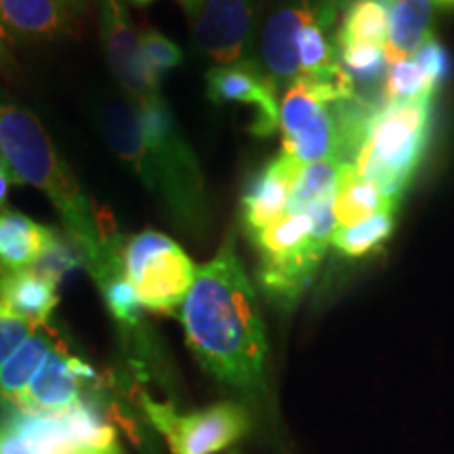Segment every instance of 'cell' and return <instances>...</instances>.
<instances>
[{
    "label": "cell",
    "instance_id": "1",
    "mask_svg": "<svg viewBox=\"0 0 454 454\" xmlns=\"http://www.w3.org/2000/svg\"><path fill=\"white\" fill-rule=\"evenodd\" d=\"M179 320L187 348L215 381L248 395L265 387L263 316L231 234L219 253L198 268Z\"/></svg>",
    "mask_w": 454,
    "mask_h": 454
},
{
    "label": "cell",
    "instance_id": "2",
    "mask_svg": "<svg viewBox=\"0 0 454 454\" xmlns=\"http://www.w3.org/2000/svg\"><path fill=\"white\" fill-rule=\"evenodd\" d=\"M106 144L160 202L167 217L192 236L211 219L202 168L164 98L130 106L110 99L99 110Z\"/></svg>",
    "mask_w": 454,
    "mask_h": 454
},
{
    "label": "cell",
    "instance_id": "3",
    "mask_svg": "<svg viewBox=\"0 0 454 454\" xmlns=\"http://www.w3.org/2000/svg\"><path fill=\"white\" fill-rule=\"evenodd\" d=\"M0 154L17 184L36 187L53 204L95 284L124 265L122 240L98 213L41 121L4 98H0Z\"/></svg>",
    "mask_w": 454,
    "mask_h": 454
},
{
    "label": "cell",
    "instance_id": "4",
    "mask_svg": "<svg viewBox=\"0 0 454 454\" xmlns=\"http://www.w3.org/2000/svg\"><path fill=\"white\" fill-rule=\"evenodd\" d=\"M333 202H316L305 213H286L251 238L259 253V286L276 308H294L314 280L339 230Z\"/></svg>",
    "mask_w": 454,
    "mask_h": 454
},
{
    "label": "cell",
    "instance_id": "5",
    "mask_svg": "<svg viewBox=\"0 0 454 454\" xmlns=\"http://www.w3.org/2000/svg\"><path fill=\"white\" fill-rule=\"evenodd\" d=\"M434 99L391 101L374 112L354 170L400 202L427 150Z\"/></svg>",
    "mask_w": 454,
    "mask_h": 454
},
{
    "label": "cell",
    "instance_id": "6",
    "mask_svg": "<svg viewBox=\"0 0 454 454\" xmlns=\"http://www.w3.org/2000/svg\"><path fill=\"white\" fill-rule=\"evenodd\" d=\"M124 271L139 305L156 314H173L184 305L198 268L173 238L145 230L122 247Z\"/></svg>",
    "mask_w": 454,
    "mask_h": 454
},
{
    "label": "cell",
    "instance_id": "7",
    "mask_svg": "<svg viewBox=\"0 0 454 454\" xmlns=\"http://www.w3.org/2000/svg\"><path fill=\"white\" fill-rule=\"evenodd\" d=\"M337 0H271L270 11L261 24L259 55L261 70L284 90L299 81V43L316 21L340 13Z\"/></svg>",
    "mask_w": 454,
    "mask_h": 454
},
{
    "label": "cell",
    "instance_id": "8",
    "mask_svg": "<svg viewBox=\"0 0 454 454\" xmlns=\"http://www.w3.org/2000/svg\"><path fill=\"white\" fill-rule=\"evenodd\" d=\"M144 408L152 425L167 438L173 454H217L240 440L248 429V412L234 402L177 412L170 404L144 395Z\"/></svg>",
    "mask_w": 454,
    "mask_h": 454
},
{
    "label": "cell",
    "instance_id": "9",
    "mask_svg": "<svg viewBox=\"0 0 454 454\" xmlns=\"http://www.w3.org/2000/svg\"><path fill=\"white\" fill-rule=\"evenodd\" d=\"M257 11V0H204L194 17L196 55L215 67L251 59Z\"/></svg>",
    "mask_w": 454,
    "mask_h": 454
},
{
    "label": "cell",
    "instance_id": "10",
    "mask_svg": "<svg viewBox=\"0 0 454 454\" xmlns=\"http://www.w3.org/2000/svg\"><path fill=\"white\" fill-rule=\"evenodd\" d=\"M101 15V43L107 64L121 84L130 106H141L145 101L162 98L160 87L147 76L144 59H141L139 34L135 32L129 11L122 0H98Z\"/></svg>",
    "mask_w": 454,
    "mask_h": 454
},
{
    "label": "cell",
    "instance_id": "11",
    "mask_svg": "<svg viewBox=\"0 0 454 454\" xmlns=\"http://www.w3.org/2000/svg\"><path fill=\"white\" fill-rule=\"evenodd\" d=\"M207 95L213 104H244L253 106L254 118L251 122L253 135L268 137L280 122V90L261 70L257 59L240 61L234 66L211 67L207 74Z\"/></svg>",
    "mask_w": 454,
    "mask_h": 454
},
{
    "label": "cell",
    "instance_id": "12",
    "mask_svg": "<svg viewBox=\"0 0 454 454\" xmlns=\"http://www.w3.org/2000/svg\"><path fill=\"white\" fill-rule=\"evenodd\" d=\"M95 377V371L81 357L67 354L61 345L53 351L34 374L24 400L17 406L24 414L43 419H59L81 404L84 383Z\"/></svg>",
    "mask_w": 454,
    "mask_h": 454
},
{
    "label": "cell",
    "instance_id": "13",
    "mask_svg": "<svg viewBox=\"0 0 454 454\" xmlns=\"http://www.w3.org/2000/svg\"><path fill=\"white\" fill-rule=\"evenodd\" d=\"M301 168L303 164L280 152L248 181L242 196V223L248 238L268 230L286 215L293 185Z\"/></svg>",
    "mask_w": 454,
    "mask_h": 454
},
{
    "label": "cell",
    "instance_id": "14",
    "mask_svg": "<svg viewBox=\"0 0 454 454\" xmlns=\"http://www.w3.org/2000/svg\"><path fill=\"white\" fill-rule=\"evenodd\" d=\"M59 242L53 227L20 211L0 213V268L4 271L38 268Z\"/></svg>",
    "mask_w": 454,
    "mask_h": 454
},
{
    "label": "cell",
    "instance_id": "15",
    "mask_svg": "<svg viewBox=\"0 0 454 454\" xmlns=\"http://www.w3.org/2000/svg\"><path fill=\"white\" fill-rule=\"evenodd\" d=\"M74 17L57 0H0V36L51 41L74 30Z\"/></svg>",
    "mask_w": 454,
    "mask_h": 454
},
{
    "label": "cell",
    "instance_id": "16",
    "mask_svg": "<svg viewBox=\"0 0 454 454\" xmlns=\"http://www.w3.org/2000/svg\"><path fill=\"white\" fill-rule=\"evenodd\" d=\"M0 303L34 326H47L59 303L57 280L41 268L7 271L0 278Z\"/></svg>",
    "mask_w": 454,
    "mask_h": 454
},
{
    "label": "cell",
    "instance_id": "17",
    "mask_svg": "<svg viewBox=\"0 0 454 454\" xmlns=\"http://www.w3.org/2000/svg\"><path fill=\"white\" fill-rule=\"evenodd\" d=\"M434 0H394L389 4V27L383 44L385 64L394 66L412 59L419 47L431 36Z\"/></svg>",
    "mask_w": 454,
    "mask_h": 454
},
{
    "label": "cell",
    "instance_id": "18",
    "mask_svg": "<svg viewBox=\"0 0 454 454\" xmlns=\"http://www.w3.org/2000/svg\"><path fill=\"white\" fill-rule=\"evenodd\" d=\"M55 345L57 340L51 326H38L15 349V354L0 366V400L15 408L20 406L34 374L38 372V368L43 366V362L47 360Z\"/></svg>",
    "mask_w": 454,
    "mask_h": 454
},
{
    "label": "cell",
    "instance_id": "19",
    "mask_svg": "<svg viewBox=\"0 0 454 454\" xmlns=\"http://www.w3.org/2000/svg\"><path fill=\"white\" fill-rule=\"evenodd\" d=\"M397 204L400 202L385 196L371 181L357 177L354 167H348L340 179L337 196H334L333 211L339 227H349L371 219L372 215L381 213L385 208H397Z\"/></svg>",
    "mask_w": 454,
    "mask_h": 454
},
{
    "label": "cell",
    "instance_id": "20",
    "mask_svg": "<svg viewBox=\"0 0 454 454\" xmlns=\"http://www.w3.org/2000/svg\"><path fill=\"white\" fill-rule=\"evenodd\" d=\"M348 167H354V164H340L337 160L305 164L293 185L286 213H305L316 202L334 200Z\"/></svg>",
    "mask_w": 454,
    "mask_h": 454
},
{
    "label": "cell",
    "instance_id": "21",
    "mask_svg": "<svg viewBox=\"0 0 454 454\" xmlns=\"http://www.w3.org/2000/svg\"><path fill=\"white\" fill-rule=\"evenodd\" d=\"M389 27V4L383 0H351L337 32L339 44H379L383 47Z\"/></svg>",
    "mask_w": 454,
    "mask_h": 454
},
{
    "label": "cell",
    "instance_id": "22",
    "mask_svg": "<svg viewBox=\"0 0 454 454\" xmlns=\"http://www.w3.org/2000/svg\"><path fill=\"white\" fill-rule=\"evenodd\" d=\"M395 211L397 208H385V211L372 215L371 219L360 221V223L339 227L334 231L331 247L340 257L348 259H360L368 253L377 251L394 234Z\"/></svg>",
    "mask_w": 454,
    "mask_h": 454
},
{
    "label": "cell",
    "instance_id": "23",
    "mask_svg": "<svg viewBox=\"0 0 454 454\" xmlns=\"http://www.w3.org/2000/svg\"><path fill=\"white\" fill-rule=\"evenodd\" d=\"M383 93L387 104H391V101H419L434 99L435 93H438V87L429 81L421 64L412 57V59L389 66Z\"/></svg>",
    "mask_w": 454,
    "mask_h": 454
},
{
    "label": "cell",
    "instance_id": "24",
    "mask_svg": "<svg viewBox=\"0 0 454 454\" xmlns=\"http://www.w3.org/2000/svg\"><path fill=\"white\" fill-rule=\"evenodd\" d=\"M98 288L114 320L129 331H135L141 322V305L133 286H130L124 265L110 271L104 280L98 282Z\"/></svg>",
    "mask_w": 454,
    "mask_h": 454
},
{
    "label": "cell",
    "instance_id": "25",
    "mask_svg": "<svg viewBox=\"0 0 454 454\" xmlns=\"http://www.w3.org/2000/svg\"><path fill=\"white\" fill-rule=\"evenodd\" d=\"M339 66L348 74L354 87H372L385 72L383 47L379 44H339ZM360 95V93H357Z\"/></svg>",
    "mask_w": 454,
    "mask_h": 454
},
{
    "label": "cell",
    "instance_id": "26",
    "mask_svg": "<svg viewBox=\"0 0 454 454\" xmlns=\"http://www.w3.org/2000/svg\"><path fill=\"white\" fill-rule=\"evenodd\" d=\"M139 49L147 76L156 87H160L164 76L184 61L179 44L152 27L139 34Z\"/></svg>",
    "mask_w": 454,
    "mask_h": 454
},
{
    "label": "cell",
    "instance_id": "27",
    "mask_svg": "<svg viewBox=\"0 0 454 454\" xmlns=\"http://www.w3.org/2000/svg\"><path fill=\"white\" fill-rule=\"evenodd\" d=\"M36 328L38 326H34L32 322L15 316L13 311H9L3 303H0V366L15 354V349L20 348Z\"/></svg>",
    "mask_w": 454,
    "mask_h": 454
},
{
    "label": "cell",
    "instance_id": "28",
    "mask_svg": "<svg viewBox=\"0 0 454 454\" xmlns=\"http://www.w3.org/2000/svg\"><path fill=\"white\" fill-rule=\"evenodd\" d=\"M414 59L421 64L425 74L429 76V81L440 89V84L446 81L448 72H450V59H448L444 44L431 34L427 41L419 47L417 53H414Z\"/></svg>",
    "mask_w": 454,
    "mask_h": 454
},
{
    "label": "cell",
    "instance_id": "29",
    "mask_svg": "<svg viewBox=\"0 0 454 454\" xmlns=\"http://www.w3.org/2000/svg\"><path fill=\"white\" fill-rule=\"evenodd\" d=\"M70 454H116L114 448H104V446H81L74 448Z\"/></svg>",
    "mask_w": 454,
    "mask_h": 454
},
{
    "label": "cell",
    "instance_id": "30",
    "mask_svg": "<svg viewBox=\"0 0 454 454\" xmlns=\"http://www.w3.org/2000/svg\"><path fill=\"white\" fill-rule=\"evenodd\" d=\"M57 3L64 4V7H66L67 11H70V13L78 15V13H82L84 9H87L89 0H57Z\"/></svg>",
    "mask_w": 454,
    "mask_h": 454
},
{
    "label": "cell",
    "instance_id": "31",
    "mask_svg": "<svg viewBox=\"0 0 454 454\" xmlns=\"http://www.w3.org/2000/svg\"><path fill=\"white\" fill-rule=\"evenodd\" d=\"M13 184H17V181L11 175H0V207L7 200V192Z\"/></svg>",
    "mask_w": 454,
    "mask_h": 454
},
{
    "label": "cell",
    "instance_id": "32",
    "mask_svg": "<svg viewBox=\"0 0 454 454\" xmlns=\"http://www.w3.org/2000/svg\"><path fill=\"white\" fill-rule=\"evenodd\" d=\"M181 4H184V9H185V13L192 17V20H194V17L198 15V11H200V7H202V3L204 0H179Z\"/></svg>",
    "mask_w": 454,
    "mask_h": 454
},
{
    "label": "cell",
    "instance_id": "33",
    "mask_svg": "<svg viewBox=\"0 0 454 454\" xmlns=\"http://www.w3.org/2000/svg\"><path fill=\"white\" fill-rule=\"evenodd\" d=\"M0 175H11V170H9V167H7V162H4L3 154H0ZM11 177H13V175H11ZM13 179H15V177H13Z\"/></svg>",
    "mask_w": 454,
    "mask_h": 454
},
{
    "label": "cell",
    "instance_id": "34",
    "mask_svg": "<svg viewBox=\"0 0 454 454\" xmlns=\"http://www.w3.org/2000/svg\"><path fill=\"white\" fill-rule=\"evenodd\" d=\"M434 3L442 4V7H454V0H434Z\"/></svg>",
    "mask_w": 454,
    "mask_h": 454
},
{
    "label": "cell",
    "instance_id": "35",
    "mask_svg": "<svg viewBox=\"0 0 454 454\" xmlns=\"http://www.w3.org/2000/svg\"><path fill=\"white\" fill-rule=\"evenodd\" d=\"M133 3H137V4H150V3H154V0H133Z\"/></svg>",
    "mask_w": 454,
    "mask_h": 454
},
{
    "label": "cell",
    "instance_id": "36",
    "mask_svg": "<svg viewBox=\"0 0 454 454\" xmlns=\"http://www.w3.org/2000/svg\"><path fill=\"white\" fill-rule=\"evenodd\" d=\"M337 3L340 4V7H348V4L351 3V0H337Z\"/></svg>",
    "mask_w": 454,
    "mask_h": 454
},
{
    "label": "cell",
    "instance_id": "37",
    "mask_svg": "<svg viewBox=\"0 0 454 454\" xmlns=\"http://www.w3.org/2000/svg\"><path fill=\"white\" fill-rule=\"evenodd\" d=\"M4 274H7V271H4V270H3V268H0V278H3V276H4Z\"/></svg>",
    "mask_w": 454,
    "mask_h": 454
},
{
    "label": "cell",
    "instance_id": "38",
    "mask_svg": "<svg viewBox=\"0 0 454 454\" xmlns=\"http://www.w3.org/2000/svg\"><path fill=\"white\" fill-rule=\"evenodd\" d=\"M383 3H385V4H391V3H394V0H383Z\"/></svg>",
    "mask_w": 454,
    "mask_h": 454
},
{
    "label": "cell",
    "instance_id": "39",
    "mask_svg": "<svg viewBox=\"0 0 454 454\" xmlns=\"http://www.w3.org/2000/svg\"><path fill=\"white\" fill-rule=\"evenodd\" d=\"M231 454H236V452H231Z\"/></svg>",
    "mask_w": 454,
    "mask_h": 454
}]
</instances>
